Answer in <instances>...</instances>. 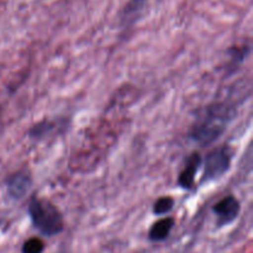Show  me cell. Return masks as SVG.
I'll return each mask as SVG.
<instances>
[{"mask_svg":"<svg viewBox=\"0 0 253 253\" xmlns=\"http://www.w3.org/2000/svg\"><path fill=\"white\" fill-rule=\"evenodd\" d=\"M174 207V199L170 197H162L157 199L153 205V212L156 215H165L169 212Z\"/></svg>","mask_w":253,"mask_h":253,"instance_id":"cell-8","label":"cell"},{"mask_svg":"<svg viewBox=\"0 0 253 253\" xmlns=\"http://www.w3.org/2000/svg\"><path fill=\"white\" fill-rule=\"evenodd\" d=\"M7 194L12 199H22L32 187V177L27 169H21L14 173L6 182Z\"/></svg>","mask_w":253,"mask_h":253,"instance_id":"cell-5","label":"cell"},{"mask_svg":"<svg viewBox=\"0 0 253 253\" xmlns=\"http://www.w3.org/2000/svg\"><path fill=\"white\" fill-rule=\"evenodd\" d=\"M231 166V151L229 147H219L210 151L204 160V174L202 183L212 182L226 174Z\"/></svg>","mask_w":253,"mask_h":253,"instance_id":"cell-3","label":"cell"},{"mask_svg":"<svg viewBox=\"0 0 253 253\" xmlns=\"http://www.w3.org/2000/svg\"><path fill=\"white\" fill-rule=\"evenodd\" d=\"M250 47L244 46V47H231L229 49V54L231 57V59L234 62H237V63H242L245 61L247 56L250 54Z\"/></svg>","mask_w":253,"mask_h":253,"instance_id":"cell-10","label":"cell"},{"mask_svg":"<svg viewBox=\"0 0 253 253\" xmlns=\"http://www.w3.org/2000/svg\"><path fill=\"white\" fill-rule=\"evenodd\" d=\"M240 210H241V205L234 195H229L217 202L212 208V211L216 215L217 226H226L234 222L239 216Z\"/></svg>","mask_w":253,"mask_h":253,"instance_id":"cell-4","label":"cell"},{"mask_svg":"<svg viewBox=\"0 0 253 253\" xmlns=\"http://www.w3.org/2000/svg\"><path fill=\"white\" fill-rule=\"evenodd\" d=\"M235 116V108L226 103H215L203 109L202 115L190 128L189 137L200 145H211L226 130Z\"/></svg>","mask_w":253,"mask_h":253,"instance_id":"cell-1","label":"cell"},{"mask_svg":"<svg viewBox=\"0 0 253 253\" xmlns=\"http://www.w3.org/2000/svg\"><path fill=\"white\" fill-rule=\"evenodd\" d=\"M44 250L43 242L37 237L29 239L22 246V253H42Z\"/></svg>","mask_w":253,"mask_h":253,"instance_id":"cell-9","label":"cell"},{"mask_svg":"<svg viewBox=\"0 0 253 253\" xmlns=\"http://www.w3.org/2000/svg\"><path fill=\"white\" fill-rule=\"evenodd\" d=\"M173 226H174L173 217H165V219L158 220L151 226L150 231H148V239L153 242L163 241L169 236Z\"/></svg>","mask_w":253,"mask_h":253,"instance_id":"cell-7","label":"cell"},{"mask_svg":"<svg viewBox=\"0 0 253 253\" xmlns=\"http://www.w3.org/2000/svg\"><path fill=\"white\" fill-rule=\"evenodd\" d=\"M29 215L32 225L46 236H54L63 231V217L59 210L46 199L32 197L29 204Z\"/></svg>","mask_w":253,"mask_h":253,"instance_id":"cell-2","label":"cell"},{"mask_svg":"<svg viewBox=\"0 0 253 253\" xmlns=\"http://www.w3.org/2000/svg\"><path fill=\"white\" fill-rule=\"evenodd\" d=\"M203 163L202 156L198 152L192 153L189 156V158L185 162L184 169L180 172L179 177H178V184L180 188L185 190H190L194 184L195 177H197V173L199 170L200 166Z\"/></svg>","mask_w":253,"mask_h":253,"instance_id":"cell-6","label":"cell"},{"mask_svg":"<svg viewBox=\"0 0 253 253\" xmlns=\"http://www.w3.org/2000/svg\"><path fill=\"white\" fill-rule=\"evenodd\" d=\"M143 4H145V0H131L127 6L125 7V10H124L125 20H132L133 16L142 9Z\"/></svg>","mask_w":253,"mask_h":253,"instance_id":"cell-11","label":"cell"}]
</instances>
